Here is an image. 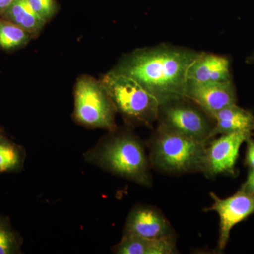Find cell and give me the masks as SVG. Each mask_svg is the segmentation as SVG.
I'll use <instances>...</instances> for the list:
<instances>
[{
    "label": "cell",
    "mask_w": 254,
    "mask_h": 254,
    "mask_svg": "<svg viewBox=\"0 0 254 254\" xmlns=\"http://www.w3.org/2000/svg\"><path fill=\"white\" fill-rule=\"evenodd\" d=\"M199 53L169 44L138 48L120 58L112 71L136 81L162 105L185 98L187 71Z\"/></svg>",
    "instance_id": "1"
},
{
    "label": "cell",
    "mask_w": 254,
    "mask_h": 254,
    "mask_svg": "<svg viewBox=\"0 0 254 254\" xmlns=\"http://www.w3.org/2000/svg\"><path fill=\"white\" fill-rule=\"evenodd\" d=\"M125 125L100 138L98 143L85 152L86 163L143 187H150L153 177L149 157L144 143Z\"/></svg>",
    "instance_id": "2"
},
{
    "label": "cell",
    "mask_w": 254,
    "mask_h": 254,
    "mask_svg": "<svg viewBox=\"0 0 254 254\" xmlns=\"http://www.w3.org/2000/svg\"><path fill=\"white\" fill-rule=\"evenodd\" d=\"M208 143L189 139L158 126L147 143L151 168L172 175L203 173Z\"/></svg>",
    "instance_id": "3"
},
{
    "label": "cell",
    "mask_w": 254,
    "mask_h": 254,
    "mask_svg": "<svg viewBox=\"0 0 254 254\" xmlns=\"http://www.w3.org/2000/svg\"><path fill=\"white\" fill-rule=\"evenodd\" d=\"M100 80L125 125L151 127L157 121L160 103L139 83L112 70Z\"/></svg>",
    "instance_id": "4"
},
{
    "label": "cell",
    "mask_w": 254,
    "mask_h": 254,
    "mask_svg": "<svg viewBox=\"0 0 254 254\" xmlns=\"http://www.w3.org/2000/svg\"><path fill=\"white\" fill-rule=\"evenodd\" d=\"M73 98L75 123L89 129H117L118 113L100 80L90 75L80 76L73 88Z\"/></svg>",
    "instance_id": "5"
},
{
    "label": "cell",
    "mask_w": 254,
    "mask_h": 254,
    "mask_svg": "<svg viewBox=\"0 0 254 254\" xmlns=\"http://www.w3.org/2000/svg\"><path fill=\"white\" fill-rule=\"evenodd\" d=\"M158 127L193 141L208 143L215 120L199 106L183 98L160 105Z\"/></svg>",
    "instance_id": "6"
},
{
    "label": "cell",
    "mask_w": 254,
    "mask_h": 254,
    "mask_svg": "<svg viewBox=\"0 0 254 254\" xmlns=\"http://www.w3.org/2000/svg\"><path fill=\"white\" fill-rule=\"evenodd\" d=\"M252 134V132H235L222 134L218 139L208 142L203 172L205 176L212 178L222 174H235L241 145Z\"/></svg>",
    "instance_id": "7"
},
{
    "label": "cell",
    "mask_w": 254,
    "mask_h": 254,
    "mask_svg": "<svg viewBox=\"0 0 254 254\" xmlns=\"http://www.w3.org/2000/svg\"><path fill=\"white\" fill-rule=\"evenodd\" d=\"M213 205L207 209L215 211L220 218L218 249L223 250L230 240L232 228L254 213V194L245 193L240 190L229 198H220L210 193Z\"/></svg>",
    "instance_id": "8"
},
{
    "label": "cell",
    "mask_w": 254,
    "mask_h": 254,
    "mask_svg": "<svg viewBox=\"0 0 254 254\" xmlns=\"http://www.w3.org/2000/svg\"><path fill=\"white\" fill-rule=\"evenodd\" d=\"M185 96L211 117L226 107L237 104V101L232 81L203 83L187 80Z\"/></svg>",
    "instance_id": "9"
},
{
    "label": "cell",
    "mask_w": 254,
    "mask_h": 254,
    "mask_svg": "<svg viewBox=\"0 0 254 254\" xmlns=\"http://www.w3.org/2000/svg\"><path fill=\"white\" fill-rule=\"evenodd\" d=\"M123 235H134L149 239L175 236L168 219L158 208L151 205H135L127 216Z\"/></svg>",
    "instance_id": "10"
},
{
    "label": "cell",
    "mask_w": 254,
    "mask_h": 254,
    "mask_svg": "<svg viewBox=\"0 0 254 254\" xmlns=\"http://www.w3.org/2000/svg\"><path fill=\"white\" fill-rule=\"evenodd\" d=\"M187 80L203 83L232 81L230 59L224 55L200 52L189 68Z\"/></svg>",
    "instance_id": "11"
},
{
    "label": "cell",
    "mask_w": 254,
    "mask_h": 254,
    "mask_svg": "<svg viewBox=\"0 0 254 254\" xmlns=\"http://www.w3.org/2000/svg\"><path fill=\"white\" fill-rule=\"evenodd\" d=\"M116 254H175L177 253L175 236L149 239L134 235H123L112 248Z\"/></svg>",
    "instance_id": "12"
},
{
    "label": "cell",
    "mask_w": 254,
    "mask_h": 254,
    "mask_svg": "<svg viewBox=\"0 0 254 254\" xmlns=\"http://www.w3.org/2000/svg\"><path fill=\"white\" fill-rule=\"evenodd\" d=\"M212 118L215 120L212 138L219 134L254 131V114L237 104L220 110Z\"/></svg>",
    "instance_id": "13"
},
{
    "label": "cell",
    "mask_w": 254,
    "mask_h": 254,
    "mask_svg": "<svg viewBox=\"0 0 254 254\" xmlns=\"http://www.w3.org/2000/svg\"><path fill=\"white\" fill-rule=\"evenodd\" d=\"M1 16L27 32L33 39L39 36L47 23L33 11L27 0H17Z\"/></svg>",
    "instance_id": "14"
},
{
    "label": "cell",
    "mask_w": 254,
    "mask_h": 254,
    "mask_svg": "<svg viewBox=\"0 0 254 254\" xmlns=\"http://www.w3.org/2000/svg\"><path fill=\"white\" fill-rule=\"evenodd\" d=\"M26 158L25 148L11 141L0 130V173H19Z\"/></svg>",
    "instance_id": "15"
},
{
    "label": "cell",
    "mask_w": 254,
    "mask_h": 254,
    "mask_svg": "<svg viewBox=\"0 0 254 254\" xmlns=\"http://www.w3.org/2000/svg\"><path fill=\"white\" fill-rule=\"evenodd\" d=\"M33 39L29 33L0 16V49L12 52L27 46Z\"/></svg>",
    "instance_id": "16"
},
{
    "label": "cell",
    "mask_w": 254,
    "mask_h": 254,
    "mask_svg": "<svg viewBox=\"0 0 254 254\" xmlns=\"http://www.w3.org/2000/svg\"><path fill=\"white\" fill-rule=\"evenodd\" d=\"M23 238L11 225L10 219L0 213V254H20Z\"/></svg>",
    "instance_id": "17"
},
{
    "label": "cell",
    "mask_w": 254,
    "mask_h": 254,
    "mask_svg": "<svg viewBox=\"0 0 254 254\" xmlns=\"http://www.w3.org/2000/svg\"><path fill=\"white\" fill-rule=\"evenodd\" d=\"M28 4L46 23L54 18L59 10L56 0H27Z\"/></svg>",
    "instance_id": "18"
},
{
    "label": "cell",
    "mask_w": 254,
    "mask_h": 254,
    "mask_svg": "<svg viewBox=\"0 0 254 254\" xmlns=\"http://www.w3.org/2000/svg\"><path fill=\"white\" fill-rule=\"evenodd\" d=\"M240 190L245 193L254 194V169H250L247 180Z\"/></svg>",
    "instance_id": "19"
},
{
    "label": "cell",
    "mask_w": 254,
    "mask_h": 254,
    "mask_svg": "<svg viewBox=\"0 0 254 254\" xmlns=\"http://www.w3.org/2000/svg\"><path fill=\"white\" fill-rule=\"evenodd\" d=\"M246 142L247 143L246 163L250 168L254 169V141L251 137Z\"/></svg>",
    "instance_id": "20"
},
{
    "label": "cell",
    "mask_w": 254,
    "mask_h": 254,
    "mask_svg": "<svg viewBox=\"0 0 254 254\" xmlns=\"http://www.w3.org/2000/svg\"><path fill=\"white\" fill-rule=\"evenodd\" d=\"M17 0H0V16L4 14Z\"/></svg>",
    "instance_id": "21"
},
{
    "label": "cell",
    "mask_w": 254,
    "mask_h": 254,
    "mask_svg": "<svg viewBox=\"0 0 254 254\" xmlns=\"http://www.w3.org/2000/svg\"><path fill=\"white\" fill-rule=\"evenodd\" d=\"M246 63L250 64H254V53H252L250 56L247 57Z\"/></svg>",
    "instance_id": "22"
},
{
    "label": "cell",
    "mask_w": 254,
    "mask_h": 254,
    "mask_svg": "<svg viewBox=\"0 0 254 254\" xmlns=\"http://www.w3.org/2000/svg\"><path fill=\"white\" fill-rule=\"evenodd\" d=\"M0 130H1V129H0Z\"/></svg>",
    "instance_id": "23"
}]
</instances>
